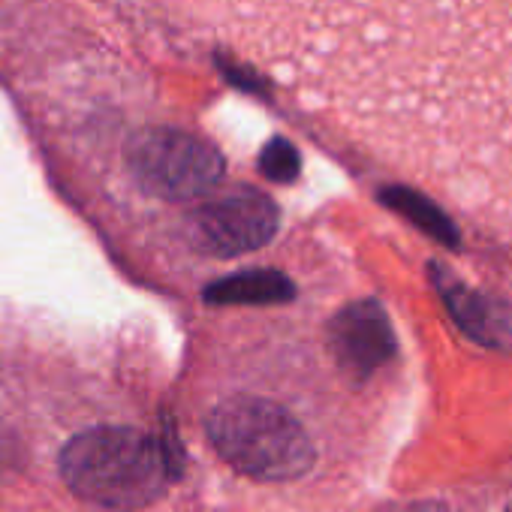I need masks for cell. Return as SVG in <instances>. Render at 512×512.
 <instances>
[{
  "label": "cell",
  "instance_id": "1",
  "mask_svg": "<svg viewBox=\"0 0 512 512\" xmlns=\"http://www.w3.org/2000/svg\"><path fill=\"white\" fill-rule=\"evenodd\" d=\"M73 494L106 509H142L169 488V455L139 428L103 425L76 434L61 452Z\"/></svg>",
  "mask_w": 512,
  "mask_h": 512
},
{
  "label": "cell",
  "instance_id": "2",
  "mask_svg": "<svg viewBox=\"0 0 512 512\" xmlns=\"http://www.w3.org/2000/svg\"><path fill=\"white\" fill-rule=\"evenodd\" d=\"M214 452L244 476L287 482L314 464V443L305 425L281 404L256 395L223 398L208 422Z\"/></svg>",
  "mask_w": 512,
  "mask_h": 512
},
{
  "label": "cell",
  "instance_id": "3",
  "mask_svg": "<svg viewBox=\"0 0 512 512\" xmlns=\"http://www.w3.org/2000/svg\"><path fill=\"white\" fill-rule=\"evenodd\" d=\"M127 166L142 190L172 202L199 199L223 178V157L211 142L166 127L139 133L127 145Z\"/></svg>",
  "mask_w": 512,
  "mask_h": 512
},
{
  "label": "cell",
  "instance_id": "4",
  "mask_svg": "<svg viewBox=\"0 0 512 512\" xmlns=\"http://www.w3.org/2000/svg\"><path fill=\"white\" fill-rule=\"evenodd\" d=\"M278 232V208L260 190H229L193 211V238L211 256L260 250Z\"/></svg>",
  "mask_w": 512,
  "mask_h": 512
},
{
  "label": "cell",
  "instance_id": "5",
  "mask_svg": "<svg viewBox=\"0 0 512 512\" xmlns=\"http://www.w3.org/2000/svg\"><path fill=\"white\" fill-rule=\"evenodd\" d=\"M329 338L338 365L356 380H368L392 356V335L386 317L371 302H359L338 314Z\"/></svg>",
  "mask_w": 512,
  "mask_h": 512
},
{
  "label": "cell",
  "instance_id": "6",
  "mask_svg": "<svg viewBox=\"0 0 512 512\" xmlns=\"http://www.w3.org/2000/svg\"><path fill=\"white\" fill-rule=\"evenodd\" d=\"M293 296V284L281 272L256 269V272H238L214 287H208V302L220 305H263V302H284Z\"/></svg>",
  "mask_w": 512,
  "mask_h": 512
},
{
  "label": "cell",
  "instance_id": "7",
  "mask_svg": "<svg viewBox=\"0 0 512 512\" xmlns=\"http://www.w3.org/2000/svg\"><path fill=\"white\" fill-rule=\"evenodd\" d=\"M263 172L272 181H293L296 172H299V157H296L293 145L284 142V139H275L263 154Z\"/></svg>",
  "mask_w": 512,
  "mask_h": 512
},
{
  "label": "cell",
  "instance_id": "8",
  "mask_svg": "<svg viewBox=\"0 0 512 512\" xmlns=\"http://www.w3.org/2000/svg\"><path fill=\"white\" fill-rule=\"evenodd\" d=\"M506 512H512V509H506Z\"/></svg>",
  "mask_w": 512,
  "mask_h": 512
}]
</instances>
